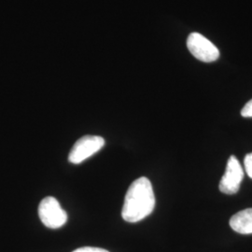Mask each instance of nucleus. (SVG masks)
I'll use <instances>...</instances> for the list:
<instances>
[{
    "label": "nucleus",
    "instance_id": "2",
    "mask_svg": "<svg viewBox=\"0 0 252 252\" xmlns=\"http://www.w3.org/2000/svg\"><path fill=\"white\" fill-rule=\"evenodd\" d=\"M38 216L42 223L51 229H58L67 220L65 211L59 202L52 196L43 199L38 206Z\"/></svg>",
    "mask_w": 252,
    "mask_h": 252
},
{
    "label": "nucleus",
    "instance_id": "7",
    "mask_svg": "<svg viewBox=\"0 0 252 252\" xmlns=\"http://www.w3.org/2000/svg\"><path fill=\"white\" fill-rule=\"evenodd\" d=\"M244 163H245V170L248 174V176L252 179V153H248L245 156L244 159Z\"/></svg>",
    "mask_w": 252,
    "mask_h": 252
},
{
    "label": "nucleus",
    "instance_id": "4",
    "mask_svg": "<svg viewBox=\"0 0 252 252\" xmlns=\"http://www.w3.org/2000/svg\"><path fill=\"white\" fill-rule=\"evenodd\" d=\"M187 47L190 54L205 63L214 62L220 56V51L215 44L199 33L189 34L187 39Z\"/></svg>",
    "mask_w": 252,
    "mask_h": 252
},
{
    "label": "nucleus",
    "instance_id": "3",
    "mask_svg": "<svg viewBox=\"0 0 252 252\" xmlns=\"http://www.w3.org/2000/svg\"><path fill=\"white\" fill-rule=\"evenodd\" d=\"M104 145L105 140L101 136L84 135L73 146L68 155V161L74 164H79L98 153Z\"/></svg>",
    "mask_w": 252,
    "mask_h": 252
},
{
    "label": "nucleus",
    "instance_id": "9",
    "mask_svg": "<svg viewBox=\"0 0 252 252\" xmlns=\"http://www.w3.org/2000/svg\"><path fill=\"white\" fill-rule=\"evenodd\" d=\"M73 252H108L106 250L100 249V248H93V247H83L80 248Z\"/></svg>",
    "mask_w": 252,
    "mask_h": 252
},
{
    "label": "nucleus",
    "instance_id": "6",
    "mask_svg": "<svg viewBox=\"0 0 252 252\" xmlns=\"http://www.w3.org/2000/svg\"><path fill=\"white\" fill-rule=\"evenodd\" d=\"M230 226L238 234H252V208H247L234 214L230 220Z\"/></svg>",
    "mask_w": 252,
    "mask_h": 252
},
{
    "label": "nucleus",
    "instance_id": "1",
    "mask_svg": "<svg viewBox=\"0 0 252 252\" xmlns=\"http://www.w3.org/2000/svg\"><path fill=\"white\" fill-rule=\"evenodd\" d=\"M155 195L149 179L142 177L135 180L126 192L122 210L123 219L131 223L138 222L153 213Z\"/></svg>",
    "mask_w": 252,
    "mask_h": 252
},
{
    "label": "nucleus",
    "instance_id": "8",
    "mask_svg": "<svg viewBox=\"0 0 252 252\" xmlns=\"http://www.w3.org/2000/svg\"><path fill=\"white\" fill-rule=\"evenodd\" d=\"M242 117L252 118V99L249 101L241 110Z\"/></svg>",
    "mask_w": 252,
    "mask_h": 252
},
{
    "label": "nucleus",
    "instance_id": "5",
    "mask_svg": "<svg viewBox=\"0 0 252 252\" xmlns=\"http://www.w3.org/2000/svg\"><path fill=\"white\" fill-rule=\"evenodd\" d=\"M244 171L237 158L232 155L227 162L226 170L220 182V190L225 194L236 193L242 182Z\"/></svg>",
    "mask_w": 252,
    "mask_h": 252
}]
</instances>
